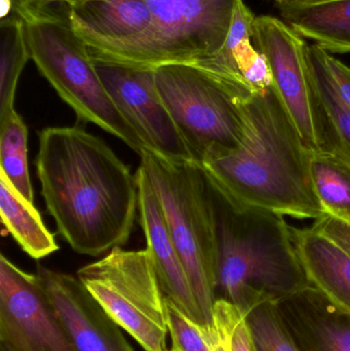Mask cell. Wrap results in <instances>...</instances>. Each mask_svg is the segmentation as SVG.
<instances>
[{"label":"cell","instance_id":"obj_2","mask_svg":"<svg viewBox=\"0 0 350 351\" xmlns=\"http://www.w3.org/2000/svg\"><path fill=\"white\" fill-rule=\"evenodd\" d=\"M245 131L238 148L205 156L199 166L211 187L230 202L282 216L325 214L310 175V150L273 86L240 101Z\"/></svg>","mask_w":350,"mask_h":351},{"label":"cell","instance_id":"obj_27","mask_svg":"<svg viewBox=\"0 0 350 351\" xmlns=\"http://www.w3.org/2000/svg\"><path fill=\"white\" fill-rule=\"evenodd\" d=\"M318 51L339 97L350 109V67L318 45Z\"/></svg>","mask_w":350,"mask_h":351},{"label":"cell","instance_id":"obj_11","mask_svg":"<svg viewBox=\"0 0 350 351\" xmlns=\"http://www.w3.org/2000/svg\"><path fill=\"white\" fill-rule=\"evenodd\" d=\"M1 351H76L38 276L0 256Z\"/></svg>","mask_w":350,"mask_h":351},{"label":"cell","instance_id":"obj_29","mask_svg":"<svg viewBox=\"0 0 350 351\" xmlns=\"http://www.w3.org/2000/svg\"><path fill=\"white\" fill-rule=\"evenodd\" d=\"M201 328L211 351H232L225 326L217 315L213 313V324L211 326Z\"/></svg>","mask_w":350,"mask_h":351},{"label":"cell","instance_id":"obj_15","mask_svg":"<svg viewBox=\"0 0 350 351\" xmlns=\"http://www.w3.org/2000/svg\"><path fill=\"white\" fill-rule=\"evenodd\" d=\"M292 241L310 286L331 306L350 317V256L326 235L290 226Z\"/></svg>","mask_w":350,"mask_h":351},{"label":"cell","instance_id":"obj_5","mask_svg":"<svg viewBox=\"0 0 350 351\" xmlns=\"http://www.w3.org/2000/svg\"><path fill=\"white\" fill-rule=\"evenodd\" d=\"M31 59L82 123H92L141 154L144 144L107 92L88 45L69 21L47 12L24 21Z\"/></svg>","mask_w":350,"mask_h":351},{"label":"cell","instance_id":"obj_26","mask_svg":"<svg viewBox=\"0 0 350 351\" xmlns=\"http://www.w3.org/2000/svg\"><path fill=\"white\" fill-rule=\"evenodd\" d=\"M213 313L223 322L229 339L232 351H256L247 315L236 305L223 298H218Z\"/></svg>","mask_w":350,"mask_h":351},{"label":"cell","instance_id":"obj_17","mask_svg":"<svg viewBox=\"0 0 350 351\" xmlns=\"http://www.w3.org/2000/svg\"><path fill=\"white\" fill-rule=\"evenodd\" d=\"M279 10L300 36L314 40L330 53H350V0Z\"/></svg>","mask_w":350,"mask_h":351},{"label":"cell","instance_id":"obj_14","mask_svg":"<svg viewBox=\"0 0 350 351\" xmlns=\"http://www.w3.org/2000/svg\"><path fill=\"white\" fill-rule=\"evenodd\" d=\"M151 20L145 0H88L69 8L68 16L74 32L90 51L136 40L149 29Z\"/></svg>","mask_w":350,"mask_h":351},{"label":"cell","instance_id":"obj_22","mask_svg":"<svg viewBox=\"0 0 350 351\" xmlns=\"http://www.w3.org/2000/svg\"><path fill=\"white\" fill-rule=\"evenodd\" d=\"M27 140L26 125L16 111L0 121V174L27 200L34 204L27 158Z\"/></svg>","mask_w":350,"mask_h":351},{"label":"cell","instance_id":"obj_4","mask_svg":"<svg viewBox=\"0 0 350 351\" xmlns=\"http://www.w3.org/2000/svg\"><path fill=\"white\" fill-rule=\"evenodd\" d=\"M141 164L162 204L175 247L205 325L217 300V217L213 189L193 160H176L143 148Z\"/></svg>","mask_w":350,"mask_h":351},{"label":"cell","instance_id":"obj_3","mask_svg":"<svg viewBox=\"0 0 350 351\" xmlns=\"http://www.w3.org/2000/svg\"><path fill=\"white\" fill-rule=\"evenodd\" d=\"M213 189V188H212ZM217 217L216 287L245 315L312 288L282 215L242 206L213 189Z\"/></svg>","mask_w":350,"mask_h":351},{"label":"cell","instance_id":"obj_30","mask_svg":"<svg viewBox=\"0 0 350 351\" xmlns=\"http://www.w3.org/2000/svg\"><path fill=\"white\" fill-rule=\"evenodd\" d=\"M12 2L14 14L26 21L49 12L51 4L63 0H12Z\"/></svg>","mask_w":350,"mask_h":351},{"label":"cell","instance_id":"obj_31","mask_svg":"<svg viewBox=\"0 0 350 351\" xmlns=\"http://www.w3.org/2000/svg\"><path fill=\"white\" fill-rule=\"evenodd\" d=\"M273 1L277 2L279 8H299L320 5V4L328 3L335 0H273Z\"/></svg>","mask_w":350,"mask_h":351},{"label":"cell","instance_id":"obj_10","mask_svg":"<svg viewBox=\"0 0 350 351\" xmlns=\"http://www.w3.org/2000/svg\"><path fill=\"white\" fill-rule=\"evenodd\" d=\"M94 63L105 88L144 147L172 160H193L160 96L155 70L100 60Z\"/></svg>","mask_w":350,"mask_h":351},{"label":"cell","instance_id":"obj_25","mask_svg":"<svg viewBox=\"0 0 350 351\" xmlns=\"http://www.w3.org/2000/svg\"><path fill=\"white\" fill-rule=\"evenodd\" d=\"M335 311V309H334ZM318 351H350V317L336 311L310 324Z\"/></svg>","mask_w":350,"mask_h":351},{"label":"cell","instance_id":"obj_6","mask_svg":"<svg viewBox=\"0 0 350 351\" xmlns=\"http://www.w3.org/2000/svg\"><path fill=\"white\" fill-rule=\"evenodd\" d=\"M151 24L132 43L90 51L94 60L153 69L215 55L232 28L238 0H145Z\"/></svg>","mask_w":350,"mask_h":351},{"label":"cell","instance_id":"obj_18","mask_svg":"<svg viewBox=\"0 0 350 351\" xmlns=\"http://www.w3.org/2000/svg\"><path fill=\"white\" fill-rule=\"evenodd\" d=\"M0 216L6 230L33 259H42L59 250L34 204L27 200L2 174H0Z\"/></svg>","mask_w":350,"mask_h":351},{"label":"cell","instance_id":"obj_23","mask_svg":"<svg viewBox=\"0 0 350 351\" xmlns=\"http://www.w3.org/2000/svg\"><path fill=\"white\" fill-rule=\"evenodd\" d=\"M277 303H263L247 315L256 351H300L284 326Z\"/></svg>","mask_w":350,"mask_h":351},{"label":"cell","instance_id":"obj_13","mask_svg":"<svg viewBox=\"0 0 350 351\" xmlns=\"http://www.w3.org/2000/svg\"><path fill=\"white\" fill-rule=\"evenodd\" d=\"M140 221L162 292L166 298L201 327H207L195 300L188 276L175 247L162 204L141 166L138 169Z\"/></svg>","mask_w":350,"mask_h":351},{"label":"cell","instance_id":"obj_21","mask_svg":"<svg viewBox=\"0 0 350 351\" xmlns=\"http://www.w3.org/2000/svg\"><path fill=\"white\" fill-rule=\"evenodd\" d=\"M0 121L14 112V98L21 74L31 59L24 21L6 16L0 23Z\"/></svg>","mask_w":350,"mask_h":351},{"label":"cell","instance_id":"obj_34","mask_svg":"<svg viewBox=\"0 0 350 351\" xmlns=\"http://www.w3.org/2000/svg\"><path fill=\"white\" fill-rule=\"evenodd\" d=\"M168 351H177V350H173V348H172V350H168Z\"/></svg>","mask_w":350,"mask_h":351},{"label":"cell","instance_id":"obj_12","mask_svg":"<svg viewBox=\"0 0 350 351\" xmlns=\"http://www.w3.org/2000/svg\"><path fill=\"white\" fill-rule=\"evenodd\" d=\"M36 276L76 351H134L77 276L43 266L37 267Z\"/></svg>","mask_w":350,"mask_h":351},{"label":"cell","instance_id":"obj_24","mask_svg":"<svg viewBox=\"0 0 350 351\" xmlns=\"http://www.w3.org/2000/svg\"><path fill=\"white\" fill-rule=\"evenodd\" d=\"M166 324L177 351H211L201 332V326L187 317L172 300L166 297Z\"/></svg>","mask_w":350,"mask_h":351},{"label":"cell","instance_id":"obj_9","mask_svg":"<svg viewBox=\"0 0 350 351\" xmlns=\"http://www.w3.org/2000/svg\"><path fill=\"white\" fill-rule=\"evenodd\" d=\"M253 43L264 56L273 86L300 137L310 152L323 149L316 99L310 80L308 47L287 23L275 16H256Z\"/></svg>","mask_w":350,"mask_h":351},{"label":"cell","instance_id":"obj_7","mask_svg":"<svg viewBox=\"0 0 350 351\" xmlns=\"http://www.w3.org/2000/svg\"><path fill=\"white\" fill-rule=\"evenodd\" d=\"M77 278L107 315L144 350L168 351L166 296L149 252L111 250Z\"/></svg>","mask_w":350,"mask_h":351},{"label":"cell","instance_id":"obj_16","mask_svg":"<svg viewBox=\"0 0 350 351\" xmlns=\"http://www.w3.org/2000/svg\"><path fill=\"white\" fill-rule=\"evenodd\" d=\"M308 69L316 99L323 149L350 164V109L343 103L323 65L318 45L308 47Z\"/></svg>","mask_w":350,"mask_h":351},{"label":"cell","instance_id":"obj_33","mask_svg":"<svg viewBox=\"0 0 350 351\" xmlns=\"http://www.w3.org/2000/svg\"><path fill=\"white\" fill-rule=\"evenodd\" d=\"M86 1L88 0H63V2L69 5V8H76V6L80 5V4L84 3Z\"/></svg>","mask_w":350,"mask_h":351},{"label":"cell","instance_id":"obj_32","mask_svg":"<svg viewBox=\"0 0 350 351\" xmlns=\"http://www.w3.org/2000/svg\"><path fill=\"white\" fill-rule=\"evenodd\" d=\"M10 10H12V0H1V19L8 16Z\"/></svg>","mask_w":350,"mask_h":351},{"label":"cell","instance_id":"obj_28","mask_svg":"<svg viewBox=\"0 0 350 351\" xmlns=\"http://www.w3.org/2000/svg\"><path fill=\"white\" fill-rule=\"evenodd\" d=\"M312 228L326 235L350 256V222L325 213L314 220Z\"/></svg>","mask_w":350,"mask_h":351},{"label":"cell","instance_id":"obj_8","mask_svg":"<svg viewBox=\"0 0 350 351\" xmlns=\"http://www.w3.org/2000/svg\"><path fill=\"white\" fill-rule=\"evenodd\" d=\"M160 96L197 165L211 154L236 149L244 137L240 100L191 64L155 69Z\"/></svg>","mask_w":350,"mask_h":351},{"label":"cell","instance_id":"obj_20","mask_svg":"<svg viewBox=\"0 0 350 351\" xmlns=\"http://www.w3.org/2000/svg\"><path fill=\"white\" fill-rule=\"evenodd\" d=\"M310 175L325 212L350 222V164L334 152H310Z\"/></svg>","mask_w":350,"mask_h":351},{"label":"cell","instance_id":"obj_19","mask_svg":"<svg viewBox=\"0 0 350 351\" xmlns=\"http://www.w3.org/2000/svg\"><path fill=\"white\" fill-rule=\"evenodd\" d=\"M255 18L256 16L245 4L244 0H238L232 28L223 47L215 55L191 64L215 78L240 101L247 100L257 94L245 80L236 59V49L240 41L252 35Z\"/></svg>","mask_w":350,"mask_h":351},{"label":"cell","instance_id":"obj_1","mask_svg":"<svg viewBox=\"0 0 350 351\" xmlns=\"http://www.w3.org/2000/svg\"><path fill=\"white\" fill-rule=\"evenodd\" d=\"M36 172L47 212L76 253L98 257L129 241L139 206L137 178L82 127L39 133Z\"/></svg>","mask_w":350,"mask_h":351}]
</instances>
